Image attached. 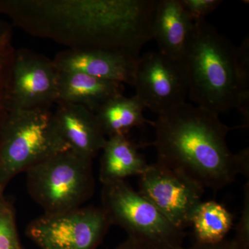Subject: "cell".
Here are the masks:
<instances>
[{
    "label": "cell",
    "mask_w": 249,
    "mask_h": 249,
    "mask_svg": "<svg viewBox=\"0 0 249 249\" xmlns=\"http://www.w3.org/2000/svg\"><path fill=\"white\" fill-rule=\"evenodd\" d=\"M194 29V22L180 0H158L152 34L159 52L168 58L182 60Z\"/></svg>",
    "instance_id": "cell-13"
},
{
    "label": "cell",
    "mask_w": 249,
    "mask_h": 249,
    "mask_svg": "<svg viewBox=\"0 0 249 249\" xmlns=\"http://www.w3.org/2000/svg\"><path fill=\"white\" fill-rule=\"evenodd\" d=\"M181 249H238L233 241L224 240L219 243L207 245V244L196 243L189 248Z\"/></svg>",
    "instance_id": "cell-24"
},
{
    "label": "cell",
    "mask_w": 249,
    "mask_h": 249,
    "mask_svg": "<svg viewBox=\"0 0 249 249\" xmlns=\"http://www.w3.org/2000/svg\"><path fill=\"white\" fill-rule=\"evenodd\" d=\"M92 160L67 150L31 167L26 172L31 198L45 214L81 207L95 191Z\"/></svg>",
    "instance_id": "cell-5"
},
{
    "label": "cell",
    "mask_w": 249,
    "mask_h": 249,
    "mask_svg": "<svg viewBox=\"0 0 249 249\" xmlns=\"http://www.w3.org/2000/svg\"><path fill=\"white\" fill-rule=\"evenodd\" d=\"M54 119L69 150L93 160L102 151L107 141L96 114L83 106L59 102Z\"/></svg>",
    "instance_id": "cell-12"
},
{
    "label": "cell",
    "mask_w": 249,
    "mask_h": 249,
    "mask_svg": "<svg viewBox=\"0 0 249 249\" xmlns=\"http://www.w3.org/2000/svg\"><path fill=\"white\" fill-rule=\"evenodd\" d=\"M140 147L127 135L107 138L102 150L100 166L99 179L102 184L141 176L149 164L139 152Z\"/></svg>",
    "instance_id": "cell-15"
},
{
    "label": "cell",
    "mask_w": 249,
    "mask_h": 249,
    "mask_svg": "<svg viewBox=\"0 0 249 249\" xmlns=\"http://www.w3.org/2000/svg\"><path fill=\"white\" fill-rule=\"evenodd\" d=\"M236 81L237 102L235 109L240 111L245 123L249 124V39L246 37L240 47H236Z\"/></svg>",
    "instance_id": "cell-18"
},
{
    "label": "cell",
    "mask_w": 249,
    "mask_h": 249,
    "mask_svg": "<svg viewBox=\"0 0 249 249\" xmlns=\"http://www.w3.org/2000/svg\"><path fill=\"white\" fill-rule=\"evenodd\" d=\"M124 85L76 72L59 71L57 103L83 106L92 112L111 98L123 95ZM55 103V104H56Z\"/></svg>",
    "instance_id": "cell-14"
},
{
    "label": "cell",
    "mask_w": 249,
    "mask_h": 249,
    "mask_svg": "<svg viewBox=\"0 0 249 249\" xmlns=\"http://www.w3.org/2000/svg\"><path fill=\"white\" fill-rule=\"evenodd\" d=\"M67 150L52 107L9 111L0 129V193L19 174Z\"/></svg>",
    "instance_id": "cell-4"
},
{
    "label": "cell",
    "mask_w": 249,
    "mask_h": 249,
    "mask_svg": "<svg viewBox=\"0 0 249 249\" xmlns=\"http://www.w3.org/2000/svg\"><path fill=\"white\" fill-rule=\"evenodd\" d=\"M11 31L0 36V129L9 113L8 93L15 49Z\"/></svg>",
    "instance_id": "cell-19"
},
{
    "label": "cell",
    "mask_w": 249,
    "mask_h": 249,
    "mask_svg": "<svg viewBox=\"0 0 249 249\" xmlns=\"http://www.w3.org/2000/svg\"><path fill=\"white\" fill-rule=\"evenodd\" d=\"M139 58L106 49H67L56 54L53 61L60 71L84 73L133 86Z\"/></svg>",
    "instance_id": "cell-11"
},
{
    "label": "cell",
    "mask_w": 249,
    "mask_h": 249,
    "mask_svg": "<svg viewBox=\"0 0 249 249\" xmlns=\"http://www.w3.org/2000/svg\"><path fill=\"white\" fill-rule=\"evenodd\" d=\"M11 31V28L9 26L6 25V24L0 21V36L4 35L6 33L9 32Z\"/></svg>",
    "instance_id": "cell-25"
},
{
    "label": "cell",
    "mask_w": 249,
    "mask_h": 249,
    "mask_svg": "<svg viewBox=\"0 0 249 249\" xmlns=\"http://www.w3.org/2000/svg\"><path fill=\"white\" fill-rule=\"evenodd\" d=\"M183 9L194 24L205 21V18L213 12L223 2L220 0H180Z\"/></svg>",
    "instance_id": "cell-22"
},
{
    "label": "cell",
    "mask_w": 249,
    "mask_h": 249,
    "mask_svg": "<svg viewBox=\"0 0 249 249\" xmlns=\"http://www.w3.org/2000/svg\"><path fill=\"white\" fill-rule=\"evenodd\" d=\"M182 60L196 106L218 115L235 109L236 47L227 37L206 20L196 23Z\"/></svg>",
    "instance_id": "cell-3"
},
{
    "label": "cell",
    "mask_w": 249,
    "mask_h": 249,
    "mask_svg": "<svg viewBox=\"0 0 249 249\" xmlns=\"http://www.w3.org/2000/svg\"><path fill=\"white\" fill-rule=\"evenodd\" d=\"M0 249H23L14 206L0 193Z\"/></svg>",
    "instance_id": "cell-20"
},
{
    "label": "cell",
    "mask_w": 249,
    "mask_h": 249,
    "mask_svg": "<svg viewBox=\"0 0 249 249\" xmlns=\"http://www.w3.org/2000/svg\"><path fill=\"white\" fill-rule=\"evenodd\" d=\"M157 163L214 192L249 176V149L232 153L227 145L231 127L219 115L184 103L159 114L155 122Z\"/></svg>",
    "instance_id": "cell-2"
},
{
    "label": "cell",
    "mask_w": 249,
    "mask_h": 249,
    "mask_svg": "<svg viewBox=\"0 0 249 249\" xmlns=\"http://www.w3.org/2000/svg\"><path fill=\"white\" fill-rule=\"evenodd\" d=\"M111 226L101 206H81L36 218L27 234L40 249H96Z\"/></svg>",
    "instance_id": "cell-7"
},
{
    "label": "cell",
    "mask_w": 249,
    "mask_h": 249,
    "mask_svg": "<svg viewBox=\"0 0 249 249\" xmlns=\"http://www.w3.org/2000/svg\"><path fill=\"white\" fill-rule=\"evenodd\" d=\"M232 241L238 249H249V183L244 190V202L240 220L236 227Z\"/></svg>",
    "instance_id": "cell-21"
},
{
    "label": "cell",
    "mask_w": 249,
    "mask_h": 249,
    "mask_svg": "<svg viewBox=\"0 0 249 249\" xmlns=\"http://www.w3.org/2000/svg\"><path fill=\"white\" fill-rule=\"evenodd\" d=\"M101 207L111 225L121 227L129 237L147 241L164 249H181L186 237L148 199L124 181L103 185Z\"/></svg>",
    "instance_id": "cell-6"
},
{
    "label": "cell",
    "mask_w": 249,
    "mask_h": 249,
    "mask_svg": "<svg viewBox=\"0 0 249 249\" xmlns=\"http://www.w3.org/2000/svg\"><path fill=\"white\" fill-rule=\"evenodd\" d=\"M139 178L141 195L155 205L175 227L185 231L205 191L188 178L156 162Z\"/></svg>",
    "instance_id": "cell-10"
},
{
    "label": "cell",
    "mask_w": 249,
    "mask_h": 249,
    "mask_svg": "<svg viewBox=\"0 0 249 249\" xmlns=\"http://www.w3.org/2000/svg\"><path fill=\"white\" fill-rule=\"evenodd\" d=\"M59 71L53 60L27 49L15 51L8 109L52 107L58 100Z\"/></svg>",
    "instance_id": "cell-9"
},
{
    "label": "cell",
    "mask_w": 249,
    "mask_h": 249,
    "mask_svg": "<svg viewBox=\"0 0 249 249\" xmlns=\"http://www.w3.org/2000/svg\"><path fill=\"white\" fill-rule=\"evenodd\" d=\"M158 0H3L0 12L24 32L68 49L116 51L139 58L153 39Z\"/></svg>",
    "instance_id": "cell-1"
},
{
    "label": "cell",
    "mask_w": 249,
    "mask_h": 249,
    "mask_svg": "<svg viewBox=\"0 0 249 249\" xmlns=\"http://www.w3.org/2000/svg\"><path fill=\"white\" fill-rule=\"evenodd\" d=\"M133 86L145 109L160 114L186 103L188 78L183 60L168 58L159 51L139 57Z\"/></svg>",
    "instance_id": "cell-8"
},
{
    "label": "cell",
    "mask_w": 249,
    "mask_h": 249,
    "mask_svg": "<svg viewBox=\"0 0 249 249\" xmlns=\"http://www.w3.org/2000/svg\"><path fill=\"white\" fill-rule=\"evenodd\" d=\"M145 108L135 96L127 98L124 95L107 101L96 111V118L107 138L127 135L132 129L146 124L154 126L155 122L145 119Z\"/></svg>",
    "instance_id": "cell-16"
},
{
    "label": "cell",
    "mask_w": 249,
    "mask_h": 249,
    "mask_svg": "<svg viewBox=\"0 0 249 249\" xmlns=\"http://www.w3.org/2000/svg\"><path fill=\"white\" fill-rule=\"evenodd\" d=\"M233 225V216L227 208L215 201H201L198 206L191 225L196 243H219L225 240L226 236Z\"/></svg>",
    "instance_id": "cell-17"
},
{
    "label": "cell",
    "mask_w": 249,
    "mask_h": 249,
    "mask_svg": "<svg viewBox=\"0 0 249 249\" xmlns=\"http://www.w3.org/2000/svg\"><path fill=\"white\" fill-rule=\"evenodd\" d=\"M114 249H164L162 247L142 240L129 237L124 243Z\"/></svg>",
    "instance_id": "cell-23"
}]
</instances>
